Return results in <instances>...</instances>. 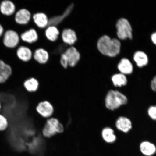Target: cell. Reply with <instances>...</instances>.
Here are the masks:
<instances>
[{"instance_id": "6da1fadb", "label": "cell", "mask_w": 156, "mask_h": 156, "mask_svg": "<svg viewBox=\"0 0 156 156\" xmlns=\"http://www.w3.org/2000/svg\"><path fill=\"white\" fill-rule=\"evenodd\" d=\"M97 46L99 51L103 54L114 57L119 53L121 44L117 39H111L105 35L99 38Z\"/></svg>"}, {"instance_id": "7a4b0ae2", "label": "cell", "mask_w": 156, "mask_h": 156, "mask_svg": "<svg viewBox=\"0 0 156 156\" xmlns=\"http://www.w3.org/2000/svg\"><path fill=\"white\" fill-rule=\"evenodd\" d=\"M126 97L118 91L111 90L105 99V105L109 110H114L127 102Z\"/></svg>"}, {"instance_id": "3957f363", "label": "cell", "mask_w": 156, "mask_h": 156, "mask_svg": "<svg viewBox=\"0 0 156 156\" xmlns=\"http://www.w3.org/2000/svg\"><path fill=\"white\" fill-rule=\"evenodd\" d=\"M64 126L57 119L51 118L47 121L42 133L47 138H50L58 133H62L64 131Z\"/></svg>"}, {"instance_id": "277c9868", "label": "cell", "mask_w": 156, "mask_h": 156, "mask_svg": "<svg viewBox=\"0 0 156 156\" xmlns=\"http://www.w3.org/2000/svg\"><path fill=\"white\" fill-rule=\"evenodd\" d=\"M116 27L117 35L121 40L132 38V28L130 23L126 19L121 18L117 21Z\"/></svg>"}, {"instance_id": "5b68a950", "label": "cell", "mask_w": 156, "mask_h": 156, "mask_svg": "<svg viewBox=\"0 0 156 156\" xmlns=\"http://www.w3.org/2000/svg\"><path fill=\"white\" fill-rule=\"evenodd\" d=\"M19 36L17 33L12 30H9L4 36L3 42L5 45L9 48H13L19 43Z\"/></svg>"}, {"instance_id": "8992f818", "label": "cell", "mask_w": 156, "mask_h": 156, "mask_svg": "<svg viewBox=\"0 0 156 156\" xmlns=\"http://www.w3.org/2000/svg\"><path fill=\"white\" fill-rule=\"evenodd\" d=\"M64 53L67 56L68 65L70 67H75L80 59V54L77 49L74 47H71L67 49Z\"/></svg>"}, {"instance_id": "52a82bcc", "label": "cell", "mask_w": 156, "mask_h": 156, "mask_svg": "<svg viewBox=\"0 0 156 156\" xmlns=\"http://www.w3.org/2000/svg\"><path fill=\"white\" fill-rule=\"evenodd\" d=\"M36 110L41 116L44 118L51 116L54 112L53 107L48 101H45L39 103L36 107Z\"/></svg>"}, {"instance_id": "ba28073f", "label": "cell", "mask_w": 156, "mask_h": 156, "mask_svg": "<svg viewBox=\"0 0 156 156\" xmlns=\"http://www.w3.org/2000/svg\"><path fill=\"white\" fill-rule=\"evenodd\" d=\"M139 149L141 153L145 156H152L156 153V145L149 141L141 142L140 144Z\"/></svg>"}, {"instance_id": "9c48e42d", "label": "cell", "mask_w": 156, "mask_h": 156, "mask_svg": "<svg viewBox=\"0 0 156 156\" xmlns=\"http://www.w3.org/2000/svg\"><path fill=\"white\" fill-rule=\"evenodd\" d=\"M12 73V69L10 66L0 60V84L5 83Z\"/></svg>"}, {"instance_id": "30bf717a", "label": "cell", "mask_w": 156, "mask_h": 156, "mask_svg": "<svg viewBox=\"0 0 156 156\" xmlns=\"http://www.w3.org/2000/svg\"><path fill=\"white\" fill-rule=\"evenodd\" d=\"M31 13L26 9H21L16 13L15 20L19 24L25 25L28 24L31 19Z\"/></svg>"}, {"instance_id": "8fae6325", "label": "cell", "mask_w": 156, "mask_h": 156, "mask_svg": "<svg viewBox=\"0 0 156 156\" xmlns=\"http://www.w3.org/2000/svg\"><path fill=\"white\" fill-rule=\"evenodd\" d=\"M62 38L64 43L70 45L75 44L77 41L75 31L69 28L64 29L62 33Z\"/></svg>"}, {"instance_id": "7c38bea8", "label": "cell", "mask_w": 156, "mask_h": 156, "mask_svg": "<svg viewBox=\"0 0 156 156\" xmlns=\"http://www.w3.org/2000/svg\"><path fill=\"white\" fill-rule=\"evenodd\" d=\"M0 11L3 15L10 16L14 13L15 6L12 2L9 0H5L0 4Z\"/></svg>"}, {"instance_id": "4fadbf2b", "label": "cell", "mask_w": 156, "mask_h": 156, "mask_svg": "<svg viewBox=\"0 0 156 156\" xmlns=\"http://www.w3.org/2000/svg\"><path fill=\"white\" fill-rule=\"evenodd\" d=\"M116 126L118 129L124 132H128L132 127L131 121L125 117H120L117 119Z\"/></svg>"}, {"instance_id": "5bb4252c", "label": "cell", "mask_w": 156, "mask_h": 156, "mask_svg": "<svg viewBox=\"0 0 156 156\" xmlns=\"http://www.w3.org/2000/svg\"><path fill=\"white\" fill-rule=\"evenodd\" d=\"M33 20L37 26L40 28H44L48 25V17L45 13L39 12L35 13L33 16Z\"/></svg>"}, {"instance_id": "9a60e30c", "label": "cell", "mask_w": 156, "mask_h": 156, "mask_svg": "<svg viewBox=\"0 0 156 156\" xmlns=\"http://www.w3.org/2000/svg\"><path fill=\"white\" fill-rule=\"evenodd\" d=\"M17 55L20 59L23 62H27L32 58V52L30 49L27 47L21 46L17 49Z\"/></svg>"}, {"instance_id": "2e32d148", "label": "cell", "mask_w": 156, "mask_h": 156, "mask_svg": "<svg viewBox=\"0 0 156 156\" xmlns=\"http://www.w3.org/2000/svg\"><path fill=\"white\" fill-rule=\"evenodd\" d=\"M21 38L24 41L32 44L37 41L38 35L36 31L32 28L23 33L21 35Z\"/></svg>"}, {"instance_id": "e0dca14e", "label": "cell", "mask_w": 156, "mask_h": 156, "mask_svg": "<svg viewBox=\"0 0 156 156\" xmlns=\"http://www.w3.org/2000/svg\"><path fill=\"white\" fill-rule=\"evenodd\" d=\"M34 58L35 60L40 64H45L48 61L49 58L48 52L44 49L38 48L35 50L34 54Z\"/></svg>"}, {"instance_id": "ac0fdd59", "label": "cell", "mask_w": 156, "mask_h": 156, "mask_svg": "<svg viewBox=\"0 0 156 156\" xmlns=\"http://www.w3.org/2000/svg\"><path fill=\"white\" fill-rule=\"evenodd\" d=\"M74 5L73 4L68 7L64 11L63 15L57 16L52 17L49 20L48 25L50 26H54L60 24L63 20L69 15L73 9Z\"/></svg>"}, {"instance_id": "d6986e66", "label": "cell", "mask_w": 156, "mask_h": 156, "mask_svg": "<svg viewBox=\"0 0 156 156\" xmlns=\"http://www.w3.org/2000/svg\"><path fill=\"white\" fill-rule=\"evenodd\" d=\"M23 86L28 92L30 93H35L37 90L39 83L37 80L35 78L30 77L24 81Z\"/></svg>"}, {"instance_id": "ffe728a7", "label": "cell", "mask_w": 156, "mask_h": 156, "mask_svg": "<svg viewBox=\"0 0 156 156\" xmlns=\"http://www.w3.org/2000/svg\"><path fill=\"white\" fill-rule=\"evenodd\" d=\"M118 69L123 74H129L132 73L133 67L131 62L126 58H123L118 65Z\"/></svg>"}, {"instance_id": "44dd1931", "label": "cell", "mask_w": 156, "mask_h": 156, "mask_svg": "<svg viewBox=\"0 0 156 156\" xmlns=\"http://www.w3.org/2000/svg\"><path fill=\"white\" fill-rule=\"evenodd\" d=\"M102 135L103 140L108 144H112L116 141V136L113 130L110 128H105L102 130Z\"/></svg>"}, {"instance_id": "7402d4cb", "label": "cell", "mask_w": 156, "mask_h": 156, "mask_svg": "<svg viewBox=\"0 0 156 156\" xmlns=\"http://www.w3.org/2000/svg\"><path fill=\"white\" fill-rule=\"evenodd\" d=\"M59 34L58 29L54 26H49L45 32L46 38L52 42L55 41L57 40Z\"/></svg>"}, {"instance_id": "603a6c76", "label": "cell", "mask_w": 156, "mask_h": 156, "mask_svg": "<svg viewBox=\"0 0 156 156\" xmlns=\"http://www.w3.org/2000/svg\"><path fill=\"white\" fill-rule=\"evenodd\" d=\"M134 59L138 67H142L148 63V57L143 52L138 51L134 54Z\"/></svg>"}, {"instance_id": "cb8c5ba5", "label": "cell", "mask_w": 156, "mask_h": 156, "mask_svg": "<svg viewBox=\"0 0 156 156\" xmlns=\"http://www.w3.org/2000/svg\"><path fill=\"white\" fill-rule=\"evenodd\" d=\"M112 80L115 87H121L127 83L126 76L122 73L116 74L113 76Z\"/></svg>"}, {"instance_id": "d4e9b609", "label": "cell", "mask_w": 156, "mask_h": 156, "mask_svg": "<svg viewBox=\"0 0 156 156\" xmlns=\"http://www.w3.org/2000/svg\"><path fill=\"white\" fill-rule=\"evenodd\" d=\"M8 126L9 122L6 118L0 114V131H5Z\"/></svg>"}, {"instance_id": "484cf974", "label": "cell", "mask_w": 156, "mask_h": 156, "mask_svg": "<svg viewBox=\"0 0 156 156\" xmlns=\"http://www.w3.org/2000/svg\"><path fill=\"white\" fill-rule=\"evenodd\" d=\"M60 63L62 66L64 68H67L68 65V62L66 55L64 53H62L61 55L60 59Z\"/></svg>"}, {"instance_id": "4316f807", "label": "cell", "mask_w": 156, "mask_h": 156, "mask_svg": "<svg viewBox=\"0 0 156 156\" xmlns=\"http://www.w3.org/2000/svg\"><path fill=\"white\" fill-rule=\"evenodd\" d=\"M148 113L149 116L153 120H156V106L150 107L148 109Z\"/></svg>"}, {"instance_id": "83f0119b", "label": "cell", "mask_w": 156, "mask_h": 156, "mask_svg": "<svg viewBox=\"0 0 156 156\" xmlns=\"http://www.w3.org/2000/svg\"><path fill=\"white\" fill-rule=\"evenodd\" d=\"M151 86L152 89L156 92V76L151 81Z\"/></svg>"}, {"instance_id": "f1b7e54d", "label": "cell", "mask_w": 156, "mask_h": 156, "mask_svg": "<svg viewBox=\"0 0 156 156\" xmlns=\"http://www.w3.org/2000/svg\"><path fill=\"white\" fill-rule=\"evenodd\" d=\"M151 38L152 41L156 45V32L152 34Z\"/></svg>"}, {"instance_id": "f546056e", "label": "cell", "mask_w": 156, "mask_h": 156, "mask_svg": "<svg viewBox=\"0 0 156 156\" xmlns=\"http://www.w3.org/2000/svg\"><path fill=\"white\" fill-rule=\"evenodd\" d=\"M4 29L2 26L0 24V37L2 35Z\"/></svg>"}, {"instance_id": "4dcf8cb0", "label": "cell", "mask_w": 156, "mask_h": 156, "mask_svg": "<svg viewBox=\"0 0 156 156\" xmlns=\"http://www.w3.org/2000/svg\"><path fill=\"white\" fill-rule=\"evenodd\" d=\"M1 102H0V112H1Z\"/></svg>"}]
</instances>
